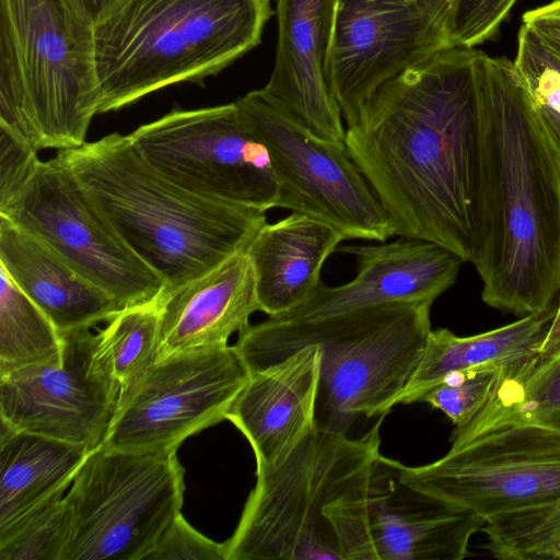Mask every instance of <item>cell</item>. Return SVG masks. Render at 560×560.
Masks as SVG:
<instances>
[{
  "label": "cell",
  "mask_w": 560,
  "mask_h": 560,
  "mask_svg": "<svg viewBox=\"0 0 560 560\" xmlns=\"http://www.w3.org/2000/svg\"><path fill=\"white\" fill-rule=\"evenodd\" d=\"M380 427L351 438L315 424L284 458L256 470L226 560H342L325 511L381 453Z\"/></svg>",
  "instance_id": "6"
},
{
  "label": "cell",
  "mask_w": 560,
  "mask_h": 560,
  "mask_svg": "<svg viewBox=\"0 0 560 560\" xmlns=\"http://www.w3.org/2000/svg\"><path fill=\"white\" fill-rule=\"evenodd\" d=\"M502 373L500 366L487 364L450 374L420 401L441 410L455 428H462L487 405Z\"/></svg>",
  "instance_id": "30"
},
{
  "label": "cell",
  "mask_w": 560,
  "mask_h": 560,
  "mask_svg": "<svg viewBox=\"0 0 560 560\" xmlns=\"http://www.w3.org/2000/svg\"><path fill=\"white\" fill-rule=\"evenodd\" d=\"M517 0H455L448 27L454 46L475 48L492 38Z\"/></svg>",
  "instance_id": "31"
},
{
  "label": "cell",
  "mask_w": 560,
  "mask_h": 560,
  "mask_svg": "<svg viewBox=\"0 0 560 560\" xmlns=\"http://www.w3.org/2000/svg\"><path fill=\"white\" fill-rule=\"evenodd\" d=\"M0 268L60 332L109 322L121 307L42 241L0 215Z\"/></svg>",
  "instance_id": "21"
},
{
  "label": "cell",
  "mask_w": 560,
  "mask_h": 560,
  "mask_svg": "<svg viewBox=\"0 0 560 560\" xmlns=\"http://www.w3.org/2000/svg\"><path fill=\"white\" fill-rule=\"evenodd\" d=\"M159 357L228 346L259 311L255 275L245 250L159 301Z\"/></svg>",
  "instance_id": "20"
},
{
  "label": "cell",
  "mask_w": 560,
  "mask_h": 560,
  "mask_svg": "<svg viewBox=\"0 0 560 560\" xmlns=\"http://www.w3.org/2000/svg\"><path fill=\"white\" fill-rule=\"evenodd\" d=\"M381 453L325 511L342 560H460L485 521L406 482Z\"/></svg>",
  "instance_id": "10"
},
{
  "label": "cell",
  "mask_w": 560,
  "mask_h": 560,
  "mask_svg": "<svg viewBox=\"0 0 560 560\" xmlns=\"http://www.w3.org/2000/svg\"><path fill=\"white\" fill-rule=\"evenodd\" d=\"M0 215L58 254L121 310L158 302L164 280L119 236L57 153L38 162Z\"/></svg>",
  "instance_id": "11"
},
{
  "label": "cell",
  "mask_w": 560,
  "mask_h": 560,
  "mask_svg": "<svg viewBox=\"0 0 560 560\" xmlns=\"http://www.w3.org/2000/svg\"><path fill=\"white\" fill-rule=\"evenodd\" d=\"M557 306L468 337L456 336L445 328L431 330L399 404L420 401L429 389L456 372L494 364L503 370L501 377L522 373L538 355Z\"/></svg>",
  "instance_id": "23"
},
{
  "label": "cell",
  "mask_w": 560,
  "mask_h": 560,
  "mask_svg": "<svg viewBox=\"0 0 560 560\" xmlns=\"http://www.w3.org/2000/svg\"><path fill=\"white\" fill-rule=\"evenodd\" d=\"M412 487L485 522L560 500V430L522 422L501 425L451 446L440 459L402 465Z\"/></svg>",
  "instance_id": "12"
},
{
  "label": "cell",
  "mask_w": 560,
  "mask_h": 560,
  "mask_svg": "<svg viewBox=\"0 0 560 560\" xmlns=\"http://www.w3.org/2000/svg\"><path fill=\"white\" fill-rule=\"evenodd\" d=\"M0 59L22 80L36 150L84 144L98 114L93 24L71 0H0Z\"/></svg>",
  "instance_id": "7"
},
{
  "label": "cell",
  "mask_w": 560,
  "mask_h": 560,
  "mask_svg": "<svg viewBox=\"0 0 560 560\" xmlns=\"http://www.w3.org/2000/svg\"><path fill=\"white\" fill-rule=\"evenodd\" d=\"M322 348L308 345L250 376L226 419L249 442L256 470L284 458L315 427Z\"/></svg>",
  "instance_id": "18"
},
{
  "label": "cell",
  "mask_w": 560,
  "mask_h": 560,
  "mask_svg": "<svg viewBox=\"0 0 560 560\" xmlns=\"http://www.w3.org/2000/svg\"><path fill=\"white\" fill-rule=\"evenodd\" d=\"M61 351L60 331L0 268V377L58 364Z\"/></svg>",
  "instance_id": "26"
},
{
  "label": "cell",
  "mask_w": 560,
  "mask_h": 560,
  "mask_svg": "<svg viewBox=\"0 0 560 560\" xmlns=\"http://www.w3.org/2000/svg\"><path fill=\"white\" fill-rule=\"evenodd\" d=\"M37 152L30 142L0 126V207L28 182L39 162Z\"/></svg>",
  "instance_id": "33"
},
{
  "label": "cell",
  "mask_w": 560,
  "mask_h": 560,
  "mask_svg": "<svg viewBox=\"0 0 560 560\" xmlns=\"http://www.w3.org/2000/svg\"><path fill=\"white\" fill-rule=\"evenodd\" d=\"M147 560H226V550L224 542L205 537L178 514Z\"/></svg>",
  "instance_id": "32"
},
{
  "label": "cell",
  "mask_w": 560,
  "mask_h": 560,
  "mask_svg": "<svg viewBox=\"0 0 560 560\" xmlns=\"http://www.w3.org/2000/svg\"><path fill=\"white\" fill-rule=\"evenodd\" d=\"M271 14L269 0H120L93 25L98 114L220 72Z\"/></svg>",
  "instance_id": "5"
},
{
  "label": "cell",
  "mask_w": 560,
  "mask_h": 560,
  "mask_svg": "<svg viewBox=\"0 0 560 560\" xmlns=\"http://www.w3.org/2000/svg\"><path fill=\"white\" fill-rule=\"evenodd\" d=\"M338 250L355 258L357 276L337 287L322 282L304 303L271 318L299 322L387 303L434 302L454 285L464 264L435 243L405 236L380 245L341 246Z\"/></svg>",
  "instance_id": "17"
},
{
  "label": "cell",
  "mask_w": 560,
  "mask_h": 560,
  "mask_svg": "<svg viewBox=\"0 0 560 560\" xmlns=\"http://www.w3.org/2000/svg\"><path fill=\"white\" fill-rule=\"evenodd\" d=\"M560 354V299L555 317L540 351L533 363L523 372L539 368ZM522 372V373H523ZM521 374V373H520Z\"/></svg>",
  "instance_id": "35"
},
{
  "label": "cell",
  "mask_w": 560,
  "mask_h": 560,
  "mask_svg": "<svg viewBox=\"0 0 560 560\" xmlns=\"http://www.w3.org/2000/svg\"><path fill=\"white\" fill-rule=\"evenodd\" d=\"M336 0H277L278 40L266 90L320 137L343 143L341 113L326 82Z\"/></svg>",
  "instance_id": "19"
},
{
  "label": "cell",
  "mask_w": 560,
  "mask_h": 560,
  "mask_svg": "<svg viewBox=\"0 0 560 560\" xmlns=\"http://www.w3.org/2000/svg\"><path fill=\"white\" fill-rule=\"evenodd\" d=\"M343 240L330 225L293 212L262 224L245 248L259 311L278 317L304 303L322 283V268Z\"/></svg>",
  "instance_id": "22"
},
{
  "label": "cell",
  "mask_w": 560,
  "mask_h": 560,
  "mask_svg": "<svg viewBox=\"0 0 560 560\" xmlns=\"http://www.w3.org/2000/svg\"><path fill=\"white\" fill-rule=\"evenodd\" d=\"M163 176L207 199L268 211L280 195L266 147L234 103L173 109L129 135Z\"/></svg>",
  "instance_id": "13"
},
{
  "label": "cell",
  "mask_w": 560,
  "mask_h": 560,
  "mask_svg": "<svg viewBox=\"0 0 560 560\" xmlns=\"http://www.w3.org/2000/svg\"><path fill=\"white\" fill-rule=\"evenodd\" d=\"M69 528L61 490L0 532V560H62Z\"/></svg>",
  "instance_id": "29"
},
{
  "label": "cell",
  "mask_w": 560,
  "mask_h": 560,
  "mask_svg": "<svg viewBox=\"0 0 560 560\" xmlns=\"http://www.w3.org/2000/svg\"><path fill=\"white\" fill-rule=\"evenodd\" d=\"M453 46L412 0H336L325 73L347 127L383 84Z\"/></svg>",
  "instance_id": "15"
},
{
  "label": "cell",
  "mask_w": 560,
  "mask_h": 560,
  "mask_svg": "<svg viewBox=\"0 0 560 560\" xmlns=\"http://www.w3.org/2000/svg\"><path fill=\"white\" fill-rule=\"evenodd\" d=\"M184 488L176 450L89 452L65 495L62 560H147L180 514Z\"/></svg>",
  "instance_id": "8"
},
{
  "label": "cell",
  "mask_w": 560,
  "mask_h": 560,
  "mask_svg": "<svg viewBox=\"0 0 560 560\" xmlns=\"http://www.w3.org/2000/svg\"><path fill=\"white\" fill-rule=\"evenodd\" d=\"M159 301L119 311L97 334V353L119 383L120 389L131 384L158 359Z\"/></svg>",
  "instance_id": "27"
},
{
  "label": "cell",
  "mask_w": 560,
  "mask_h": 560,
  "mask_svg": "<svg viewBox=\"0 0 560 560\" xmlns=\"http://www.w3.org/2000/svg\"><path fill=\"white\" fill-rule=\"evenodd\" d=\"M522 422L560 430V354L539 368L500 377L483 409L468 424L455 428L451 442L459 445L488 430Z\"/></svg>",
  "instance_id": "25"
},
{
  "label": "cell",
  "mask_w": 560,
  "mask_h": 560,
  "mask_svg": "<svg viewBox=\"0 0 560 560\" xmlns=\"http://www.w3.org/2000/svg\"><path fill=\"white\" fill-rule=\"evenodd\" d=\"M447 33L455 0H412ZM450 35V33H448ZM451 38V37H450Z\"/></svg>",
  "instance_id": "36"
},
{
  "label": "cell",
  "mask_w": 560,
  "mask_h": 560,
  "mask_svg": "<svg viewBox=\"0 0 560 560\" xmlns=\"http://www.w3.org/2000/svg\"><path fill=\"white\" fill-rule=\"evenodd\" d=\"M475 266L482 301L517 316L560 299V154L533 92L504 56L476 57Z\"/></svg>",
  "instance_id": "2"
},
{
  "label": "cell",
  "mask_w": 560,
  "mask_h": 560,
  "mask_svg": "<svg viewBox=\"0 0 560 560\" xmlns=\"http://www.w3.org/2000/svg\"><path fill=\"white\" fill-rule=\"evenodd\" d=\"M522 25L535 36L560 68V0H553L525 12Z\"/></svg>",
  "instance_id": "34"
},
{
  "label": "cell",
  "mask_w": 560,
  "mask_h": 560,
  "mask_svg": "<svg viewBox=\"0 0 560 560\" xmlns=\"http://www.w3.org/2000/svg\"><path fill=\"white\" fill-rule=\"evenodd\" d=\"M539 109L549 135L560 154V115L546 106H539Z\"/></svg>",
  "instance_id": "38"
},
{
  "label": "cell",
  "mask_w": 560,
  "mask_h": 560,
  "mask_svg": "<svg viewBox=\"0 0 560 560\" xmlns=\"http://www.w3.org/2000/svg\"><path fill=\"white\" fill-rule=\"evenodd\" d=\"M235 105L269 153L280 188L276 208L326 223L345 240L385 242L396 235L345 143L315 133L266 88L248 92Z\"/></svg>",
  "instance_id": "9"
},
{
  "label": "cell",
  "mask_w": 560,
  "mask_h": 560,
  "mask_svg": "<svg viewBox=\"0 0 560 560\" xmlns=\"http://www.w3.org/2000/svg\"><path fill=\"white\" fill-rule=\"evenodd\" d=\"M89 451L0 425V532L72 482Z\"/></svg>",
  "instance_id": "24"
},
{
  "label": "cell",
  "mask_w": 560,
  "mask_h": 560,
  "mask_svg": "<svg viewBox=\"0 0 560 560\" xmlns=\"http://www.w3.org/2000/svg\"><path fill=\"white\" fill-rule=\"evenodd\" d=\"M432 301L387 303L323 318L248 325L234 345L249 372L308 345L322 348L315 424L354 435V425L383 419L400 402L431 329Z\"/></svg>",
  "instance_id": "4"
},
{
  "label": "cell",
  "mask_w": 560,
  "mask_h": 560,
  "mask_svg": "<svg viewBox=\"0 0 560 560\" xmlns=\"http://www.w3.org/2000/svg\"><path fill=\"white\" fill-rule=\"evenodd\" d=\"M481 530L498 559L560 560V500L497 516Z\"/></svg>",
  "instance_id": "28"
},
{
  "label": "cell",
  "mask_w": 560,
  "mask_h": 560,
  "mask_svg": "<svg viewBox=\"0 0 560 560\" xmlns=\"http://www.w3.org/2000/svg\"><path fill=\"white\" fill-rule=\"evenodd\" d=\"M478 49L453 46L383 84L345 147L397 236L474 255Z\"/></svg>",
  "instance_id": "1"
},
{
  "label": "cell",
  "mask_w": 560,
  "mask_h": 560,
  "mask_svg": "<svg viewBox=\"0 0 560 560\" xmlns=\"http://www.w3.org/2000/svg\"><path fill=\"white\" fill-rule=\"evenodd\" d=\"M57 153L167 291L245 250L267 222L264 210L207 199L176 185L142 158L129 135L114 132Z\"/></svg>",
  "instance_id": "3"
},
{
  "label": "cell",
  "mask_w": 560,
  "mask_h": 560,
  "mask_svg": "<svg viewBox=\"0 0 560 560\" xmlns=\"http://www.w3.org/2000/svg\"><path fill=\"white\" fill-rule=\"evenodd\" d=\"M120 0H71L79 12L91 23L103 19Z\"/></svg>",
  "instance_id": "37"
},
{
  "label": "cell",
  "mask_w": 560,
  "mask_h": 560,
  "mask_svg": "<svg viewBox=\"0 0 560 560\" xmlns=\"http://www.w3.org/2000/svg\"><path fill=\"white\" fill-rule=\"evenodd\" d=\"M60 334L58 364L0 377V420L91 452L104 442L120 385L102 362L97 335L89 327Z\"/></svg>",
  "instance_id": "16"
},
{
  "label": "cell",
  "mask_w": 560,
  "mask_h": 560,
  "mask_svg": "<svg viewBox=\"0 0 560 560\" xmlns=\"http://www.w3.org/2000/svg\"><path fill=\"white\" fill-rule=\"evenodd\" d=\"M250 372L234 346L159 357L120 389L103 446L172 451L226 416Z\"/></svg>",
  "instance_id": "14"
}]
</instances>
